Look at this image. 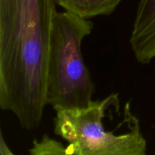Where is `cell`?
Masks as SVG:
<instances>
[{
  "label": "cell",
  "mask_w": 155,
  "mask_h": 155,
  "mask_svg": "<svg viewBox=\"0 0 155 155\" xmlns=\"http://www.w3.org/2000/svg\"><path fill=\"white\" fill-rule=\"evenodd\" d=\"M55 0H0V108L21 128L37 129L47 104Z\"/></svg>",
  "instance_id": "cell-1"
},
{
  "label": "cell",
  "mask_w": 155,
  "mask_h": 155,
  "mask_svg": "<svg viewBox=\"0 0 155 155\" xmlns=\"http://www.w3.org/2000/svg\"><path fill=\"white\" fill-rule=\"evenodd\" d=\"M54 133L68 143L69 155H145L147 141L130 102L117 93L82 108L56 110Z\"/></svg>",
  "instance_id": "cell-2"
},
{
  "label": "cell",
  "mask_w": 155,
  "mask_h": 155,
  "mask_svg": "<svg viewBox=\"0 0 155 155\" xmlns=\"http://www.w3.org/2000/svg\"><path fill=\"white\" fill-rule=\"evenodd\" d=\"M93 24L71 12H57L53 19L47 71V104L54 110L85 107L95 84L82 54V44Z\"/></svg>",
  "instance_id": "cell-3"
},
{
  "label": "cell",
  "mask_w": 155,
  "mask_h": 155,
  "mask_svg": "<svg viewBox=\"0 0 155 155\" xmlns=\"http://www.w3.org/2000/svg\"><path fill=\"white\" fill-rule=\"evenodd\" d=\"M130 44L139 63L148 64L155 58V0L139 1Z\"/></svg>",
  "instance_id": "cell-4"
},
{
  "label": "cell",
  "mask_w": 155,
  "mask_h": 155,
  "mask_svg": "<svg viewBox=\"0 0 155 155\" xmlns=\"http://www.w3.org/2000/svg\"><path fill=\"white\" fill-rule=\"evenodd\" d=\"M64 11L85 19L109 16L114 12L122 0H55Z\"/></svg>",
  "instance_id": "cell-5"
},
{
  "label": "cell",
  "mask_w": 155,
  "mask_h": 155,
  "mask_svg": "<svg viewBox=\"0 0 155 155\" xmlns=\"http://www.w3.org/2000/svg\"><path fill=\"white\" fill-rule=\"evenodd\" d=\"M29 153L32 155L68 154V146L64 147L55 139L44 136L40 141L33 142Z\"/></svg>",
  "instance_id": "cell-6"
},
{
  "label": "cell",
  "mask_w": 155,
  "mask_h": 155,
  "mask_svg": "<svg viewBox=\"0 0 155 155\" xmlns=\"http://www.w3.org/2000/svg\"><path fill=\"white\" fill-rule=\"evenodd\" d=\"M0 149H1V154H12L13 153L9 150V148L7 146L4 142L2 134H1V143H0Z\"/></svg>",
  "instance_id": "cell-7"
}]
</instances>
